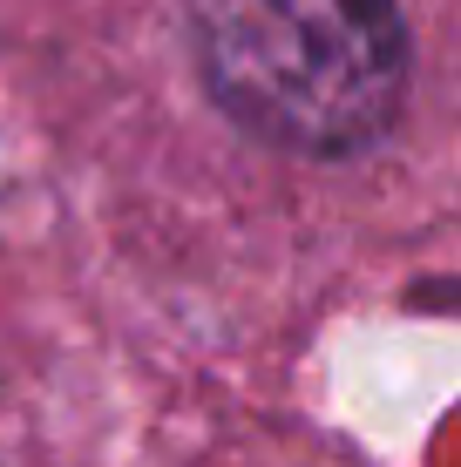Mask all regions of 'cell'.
I'll use <instances>...</instances> for the list:
<instances>
[{
  "mask_svg": "<svg viewBox=\"0 0 461 467\" xmlns=\"http://www.w3.org/2000/svg\"><path fill=\"white\" fill-rule=\"evenodd\" d=\"M204 88L258 142L360 156L401 116V0H183Z\"/></svg>",
  "mask_w": 461,
  "mask_h": 467,
  "instance_id": "obj_1",
  "label": "cell"
}]
</instances>
